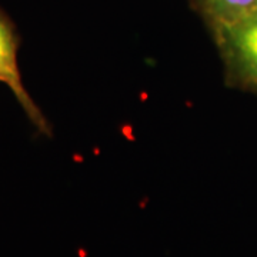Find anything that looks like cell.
I'll list each match as a JSON object with an SVG mask.
<instances>
[{
	"label": "cell",
	"mask_w": 257,
	"mask_h": 257,
	"mask_svg": "<svg viewBox=\"0 0 257 257\" xmlns=\"http://www.w3.org/2000/svg\"><path fill=\"white\" fill-rule=\"evenodd\" d=\"M213 33L229 82L257 92V12Z\"/></svg>",
	"instance_id": "6da1fadb"
},
{
	"label": "cell",
	"mask_w": 257,
	"mask_h": 257,
	"mask_svg": "<svg viewBox=\"0 0 257 257\" xmlns=\"http://www.w3.org/2000/svg\"><path fill=\"white\" fill-rule=\"evenodd\" d=\"M211 30L231 25L257 12V0H194Z\"/></svg>",
	"instance_id": "3957f363"
},
{
	"label": "cell",
	"mask_w": 257,
	"mask_h": 257,
	"mask_svg": "<svg viewBox=\"0 0 257 257\" xmlns=\"http://www.w3.org/2000/svg\"><path fill=\"white\" fill-rule=\"evenodd\" d=\"M19 46L20 39L16 28L12 23L9 16L0 9V83H5L12 90L37 132L50 136L52 128L49 126L45 114L37 107L22 80L18 63Z\"/></svg>",
	"instance_id": "7a4b0ae2"
}]
</instances>
